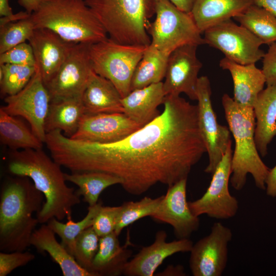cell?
Masks as SVG:
<instances>
[{
  "label": "cell",
  "mask_w": 276,
  "mask_h": 276,
  "mask_svg": "<svg viewBox=\"0 0 276 276\" xmlns=\"http://www.w3.org/2000/svg\"><path fill=\"white\" fill-rule=\"evenodd\" d=\"M164 110L151 122L119 141L75 140L60 131L50 144L52 158L71 171H98L120 178L129 194L140 195L156 184L168 187L187 179L206 152L198 106L180 95H166Z\"/></svg>",
  "instance_id": "6da1fadb"
},
{
  "label": "cell",
  "mask_w": 276,
  "mask_h": 276,
  "mask_svg": "<svg viewBox=\"0 0 276 276\" xmlns=\"http://www.w3.org/2000/svg\"><path fill=\"white\" fill-rule=\"evenodd\" d=\"M6 164L10 175L29 177L44 195L45 202L36 213L40 224L53 218L59 221L72 218V209L80 203V196L66 183L61 166L42 148L12 151Z\"/></svg>",
  "instance_id": "7a4b0ae2"
},
{
  "label": "cell",
  "mask_w": 276,
  "mask_h": 276,
  "mask_svg": "<svg viewBox=\"0 0 276 276\" xmlns=\"http://www.w3.org/2000/svg\"><path fill=\"white\" fill-rule=\"evenodd\" d=\"M45 202L43 193L27 177L11 175L3 181L0 190V250L25 251L39 223L38 213Z\"/></svg>",
  "instance_id": "3957f363"
},
{
  "label": "cell",
  "mask_w": 276,
  "mask_h": 276,
  "mask_svg": "<svg viewBox=\"0 0 276 276\" xmlns=\"http://www.w3.org/2000/svg\"><path fill=\"white\" fill-rule=\"evenodd\" d=\"M222 104L235 143L232 157L231 185L236 190H242L246 184L247 174H250L256 186L265 190L270 168L262 160L256 146L253 107L239 104L226 94L222 96Z\"/></svg>",
  "instance_id": "277c9868"
},
{
  "label": "cell",
  "mask_w": 276,
  "mask_h": 276,
  "mask_svg": "<svg viewBox=\"0 0 276 276\" xmlns=\"http://www.w3.org/2000/svg\"><path fill=\"white\" fill-rule=\"evenodd\" d=\"M30 18L35 29H50L69 42L91 44L107 38L84 0H42Z\"/></svg>",
  "instance_id": "5b68a950"
},
{
  "label": "cell",
  "mask_w": 276,
  "mask_h": 276,
  "mask_svg": "<svg viewBox=\"0 0 276 276\" xmlns=\"http://www.w3.org/2000/svg\"><path fill=\"white\" fill-rule=\"evenodd\" d=\"M109 38L123 44L148 46L150 19L155 0H84Z\"/></svg>",
  "instance_id": "8992f818"
},
{
  "label": "cell",
  "mask_w": 276,
  "mask_h": 276,
  "mask_svg": "<svg viewBox=\"0 0 276 276\" xmlns=\"http://www.w3.org/2000/svg\"><path fill=\"white\" fill-rule=\"evenodd\" d=\"M147 47L121 43L108 37L90 44L92 70L111 81L122 97H125L131 91L134 70Z\"/></svg>",
  "instance_id": "52a82bcc"
},
{
  "label": "cell",
  "mask_w": 276,
  "mask_h": 276,
  "mask_svg": "<svg viewBox=\"0 0 276 276\" xmlns=\"http://www.w3.org/2000/svg\"><path fill=\"white\" fill-rule=\"evenodd\" d=\"M148 33L150 45L169 56L183 45L205 44L191 13L180 10L169 0H155V18Z\"/></svg>",
  "instance_id": "ba28073f"
},
{
  "label": "cell",
  "mask_w": 276,
  "mask_h": 276,
  "mask_svg": "<svg viewBox=\"0 0 276 276\" xmlns=\"http://www.w3.org/2000/svg\"><path fill=\"white\" fill-rule=\"evenodd\" d=\"M203 33L205 44L220 51L225 57L239 64L256 63L265 54L260 49L263 42L231 19L209 28Z\"/></svg>",
  "instance_id": "9c48e42d"
},
{
  "label": "cell",
  "mask_w": 276,
  "mask_h": 276,
  "mask_svg": "<svg viewBox=\"0 0 276 276\" xmlns=\"http://www.w3.org/2000/svg\"><path fill=\"white\" fill-rule=\"evenodd\" d=\"M232 143L212 173V178L204 194L199 199L189 201V208L196 216L206 215L217 219L234 217L239 209L237 198L229 191L232 174Z\"/></svg>",
  "instance_id": "30bf717a"
},
{
  "label": "cell",
  "mask_w": 276,
  "mask_h": 276,
  "mask_svg": "<svg viewBox=\"0 0 276 276\" xmlns=\"http://www.w3.org/2000/svg\"><path fill=\"white\" fill-rule=\"evenodd\" d=\"M211 87L207 76L199 77L196 87L198 125L209 157L204 172L212 174L232 143L228 127L217 121L211 101Z\"/></svg>",
  "instance_id": "8fae6325"
},
{
  "label": "cell",
  "mask_w": 276,
  "mask_h": 276,
  "mask_svg": "<svg viewBox=\"0 0 276 276\" xmlns=\"http://www.w3.org/2000/svg\"><path fill=\"white\" fill-rule=\"evenodd\" d=\"M2 106L7 113L27 121L33 132L43 143L47 133L44 123L51 102L49 91L36 68L26 86L15 95L6 96Z\"/></svg>",
  "instance_id": "7c38bea8"
},
{
  "label": "cell",
  "mask_w": 276,
  "mask_h": 276,
  "mask_svg": "<svg viewBox=\"0 0 276 276\" xmlns=\"http://www.w3.org/2000/svg\"><path fill=\"white\" fill-rule=\"evenodd\" d=\"M89 44L76 43L57 72L45 85L51 101L82 98L92 70Z\"/></svg>",
  "instance_id": "4fadbf2b"
},
{
  "label": "cell",
  "mask_w": 276,
  "mask_h": 276,
  "mask_svg": "<svg viewBox=\"0 0 276 276\" xmlns=\"http://www.w3.org/2000/svg\"><path fill=\"white\" fill-rule=\"evenodd\" d=\"M231 229L220 222L213 224L210 233L193 245L189 266L194 276H221L228 260Z\"/></svg>",
  "instance_id": "5bb4252c"
},
{
  "label": "cell",
  "mask_w": 276,
  "mask_h": 276,
  "mask_svg": "<svg viewBox=\"0 0 276 276\" xmlns=\"http://www.w3.org/2000/svg\"><path fill=\"white\" fill-rule=\"evenodd\" d=\"M197 47L183 45L169 55L163 82L166 95L183 93L191 100H197L198 74L202 66L197 56Z\"/></svg>",
  "instance_id": "9a60e30c"
},
{
  "label": "cell",
  "mask_w": 276,
  "mask_h": 276,
  "mask_svg": "<svg viewBox=\"0 0 276 276\" xmlns=\"http://www.w3.org/2000/svg\"><path fill=\"white\" fill-rule=\"evenodd\" d=\"M187 179L169 187L166 195L150 216L154 220L171 225L178 239H189L200 226L199 217L191 212L187 200Z\"/></svg>",
  "instance_id": "2e32d148"
},
{
  "label": "cell",
  "mask_w": 276,
  "mask_h": 276,
  "mask_svg": "<svg viewBox=\"0 0 276 276\" xmlns=\"http://www.w3.org/2000/svg\"><path fill=\"white\" fill-rule=\"evenodd\" d=\"M141 127L124 113H84L77 130L69 137L108 144L123 140Z\"/></svg>",
  "instance_id": "e0dca14e"
},
{
  "label": "cell",
  "mask_w": 276,
  "mask_h": 276,
  "mask_svg": "<svg viewBox=\"0 0 276 276\" xmlns=\"http://www.w3.org/2000/svg\"><path fill=\"white\" fill-rule=\"evenodd\" d=\"M28 41L33 49L36 67L45 85L57 72L76 43L67 41L45 28L35 29Z\"/></svg>",
  "instance_id": "ac0fdd59"
},
{
  "label": "cell",
  "mask_w": 276,
  "mask_h": 276,
  "mask_svg": "<svg viewBox=\"0 0 276 276\" xmlns=\"http://www.w3.org/2000/svg\"><path fill=\"white\" fill-rule=\"evenodd\" d=\"M167 234L159 231L151 245L143 247L126 264L123 274L127 276H152L168 257L178 252H190L193 243L189 239L168 242Z\"/></svg>",
  "instance_id": "d6986e66"
},
{
  "label": "cell",
  "mask_w": 276,
  "mask_h": 276,
  "mask_svg": "<svg viewBox=\"0 0 276 276\" xmlns=\"http://www.w3.org/2000/svg\"><path fill=\"white\" fill-rule=\"evenodd\" d=\"M219 65L229 72L234 85V100L240 105L252 107L258 94L264 89L266 79L262 69L255 63L243 65L224 57Z\"/></svg>",
  "instance_id": "ffe728a7"
},
{
  "label": "cell",
  "mask_w": 276,
  "mask_h": 276,
  "mask_svg": "<svg viewBox=\"0 0 276 276\" xmlns=\"http://www.w3.org/2000/svg\"><path fill=\"white\" fill-rule=\"evenodd\" d=\"M166 96L163 82L132 90L122 99L123 113L143 127L159 115Z\"/></svg>",
  "instance_id": "44dd1931"
},
{
  "label": "cell",
  "mask_w": 276,
  "mask_h": 276,
  "mask_svg": "<svg viewBox=\"0 0 276 276\" xmlns=\"http://www.w3.org/2000/svg\"><path fill=\"white\" fill-rule=\"evenodd\" d=\"M122 99L111 81L91 70L82 97L85 113H123Z\"/></svg>",
  "instance_id": "7402d4cb"
},
{
  "label": "cell",
  "mask_w": 276,
  "mask_h": 276,
  "mask_svg": "<svg viewBox=\"0 0 276 276\" xmlns=\"http://www.w3.org/2000/svg\"><path fill=\"white\" fill-rule=\"evenodd\" d=\"M256 119L255 140L259 154L264 157L276 136V84L267 85L258 95L253 105Z\"/></svg>",
  "instance_id": "603a6c76"
},
{
  "label": "cell",
  "mask_w": 276,
  "mask_h": 276,
  "mask_svg": "<svg viewBox=\"0 0 276 276\" xmlns=\"http://www.w3.org/2000/svg\"><path fill=\"white\" fill-rule=\"evenodd\" d=\"M254 0H195L190 12L201 33L244 12Z\"/></svg>",
  "instance_id": "cb8c5ba5"
},
{
  "label": "cell",
  "mask_w": 276,
  "mask_h": 276,
  "mask_svg": "<svg viewBox=\"0 0 276 276\" xmlns=\"http://www.w3.org/2000/svg\"><path fill=\"white\" fill-rule=\"evenodd\" d=\"M55 234L47 223L42 224L32 234L30 245L38 252H47L52 261L59 265L64 276H93L77 263L74 257L58 242Z\"/></svg>",
  "instance_id": "d4e9b609"
},
{
  "label": "cell",
  "mask_w": 276,
  "mask_h": 276,
  "mask_svg": "<svg viewBox=\"0 0 276 276\" xmlns=\"http://www.w3.org/2000/svg\"><path fill=\"white\" fill-rule=\"evenodd\" d=\"M114 232L100 237L98 251L90 272L94 276H118L123 274L132 251L120 244Z\"/></svg>",
  "instance_id": "484cf974"
},
{
  "label": "cell",
  "mask_w": 276,
  "mask_h": 276,
  "mask_svg": "<svg viewBox=\"0 0 276 276\" xmlns=\"http://www.w3.org/2000/svg\"><path fill=\"white\" fill-rule=\"evenodd\" d=\"M85 113L81 98L50 102L44 123L46 133L59 130L71 137L77 130Z\"/></svg>",
  "instance_id": "4316f807"
},
{
  "label": "cell",
  "mask_w": 276,
  "mask_h": 276,
  "mask_svg": "<svg viewBox=\"0 0 276 276\" xmlns=\"http://www.w3.org/2000/svg\"><path fill=\"white\" fill-rule=\"evenodd\" d=\"M0 140L12 151L40 149L43 143L21 120L7 113L1 108Z\"/></svg>",
  "instance_id": "83f0119b"
},
{
  "label": "cell",
  "mask_w": 276,
  "mask_h": 276,
  "mask_svg": "<svg viewBox=\"0 0 276 276\" xmlns=\"http://www.w3.org/2000/svg\"><path fill=\"white\" fill-rule=\"evenodd\" d=\"M64 177L66 181L78 187L76 190L77 194L80 197L82 196L88 206L98 203L100 194L105 189L112 185H121L122 183L117 176L98 171L64 173Z\"/></svg>",
  "instance_id": "f1b7e54d"
},
{
  "label": "cell",
  "mask_w": 276,
  "mask_h": 276,
  "mask_svg": "<svg viewBox=\"0 0 276 276\" xmlns=\"http://www.w3.org/2000/svg\"><path fill=\"white\" fill-rule=\"evenodd\" d=\"M169 56L149 44L134 70L131 91L162 82Z\"/></svg>",
  "instance_id": "f546056e"
},
{
  "label": "cell",
  "mask_w": 276,
  "mask_h": 276,
  "mask_svg": "<svg viewBox=\"0 0 276 276\" xmlns=\"http://www.w3.org/2000/svg\"><path fill=\"white\" fill-rule=\"evenodd\" d=\"M234 18L263 44L269 45L276 42V17L264 8L254 4Z\"/></svg>",
  "instance_id": "4dcf8cb0"
},
{
  "label": "cell",
  "mask_w": 276,
  "mask_h": 276,
  "mask_svg": "<svg viewBox=\"0 0 276 276\" xmlns=\"http://www.w3.org/2000/svg\"><path fill=\"white\" fill-rule=\"evenodd\" d=\"M102 205V202L100 201L93 206H88L86 216L78 222H74L71 218L63 223L53 218L47 222L50 227L60 238L61 244L73 256L77 237L85 229L92 226L94 219Z\"/></svg>",
  "instance_id": "1f68e13d"
},
{
  "label": "cell",
  "mask_w": 276,
  "mask_h": 276,
  "mask_svg": "<svg viewBox=\"0 0 276 276\" xmlns=\"http://www.w3.org/2000/svg\"><path fill=\"white\" fill-rule=\"evenodd\" d=\"M164 197V195L155 198L145 197L137 201L124 202L117 219L114 232L119 235L126 227L147 216L150 217L155 211Z\"/></svg>",
  "instance_id": "d6a6232c"
},
{
  "label": "cell",
  "mask_w": 276,
  "mask_h": 276,
  "mask_svg": "<svg viewBox=\"0 0 276 276\" xmlns=\"http://www.w3.org/2000/svg\"><path fill=\"white\" fill-rule=\"evenodd\" d=\"M36 69L34 66L0 64L1 94L6 97L19 92L30 81Z\"/></svg>",
  "instance_id": "836d02e7"
},
{
  "label": "cell",
  "mask_w": 276,
  "mask_h": 276,
  "mask_svg": "<svg viewBox=\"0 0 276 276\" xmlns=\"http://www.w3.org/2000/svg\"><path fill=\"white\" fill-rule=\"evenodd\" d=\"M34 30V26L30 17L1 26L0 54L28 40Z\"/></svg>",
  "instance_id": "e575fe53"
},
{
  "label": "cell",
  "mask_w": 276,
  "mask_h": 276,
  "mask_svg": "<svg viewBox=\"0 0 276 276\" xmlns=\"http://www.w3.org/2000/svg\"><path fill=\"white\" fill-rule=\"evenodd\" d=\"M100 238L91 226L83 231L76 240L73 256L81 267L90 272L99 249Z\"/></svg>",
  "instance_id": "d590c367"
},
{
  "label": "cell",
  "mask_w": 276,
  "mask_h": 276,
  "mask_svg": "<svg viewBox=\"0 0 276 276\" xmlns=\"http://www.w3.org/2000/svg\"><path fill=\"white\" fill-rule=\"evenodd\" d=\"M120 210L121 205L118 206L102 205L92 225L93 228L100 237L114 232Z\"/></svg>",
  "instance_id": "8d00e7d4"
},
{
  "label": "cell",
  "mask_w": 276,
  "mask_h": 276,
  "mask_svg": "<svg viewBox=\"0 0 276 276\" xmlns=\"http://www.w3.org/2000/svg\"><path fill=\"white\" fill-rule=\"evenodd\" d=\"M4 64L36 66L35 57L30 44L24 42L0 54V64Z\"/></svg>",
  "instance_id": "74e56055"
},
{
  "label": "cell",
  "mask_w": 276,
  "mask_h": 276,
  "mask_svg": "<svg viewBox=\"0 0 276 276\" xmlns=\"http://www.w3.org/2000/svg\"><path fill=\"white\" fill-rule=\"evenodd\" d=\"M35 255L28 251L0 252V276H7L17 268L34 260Z\"/></svg>",
  "instance_id": "f35d334b"
},
{
  "label": "cell",
  "mask_w": 276,
  "mask_h": 276,
  "mask_svg": "<svg viewBox=\"0 0 276 276\" xmlns=\"http://www.w3.org/2000/svg\"><path fill=\"white\" fill-rule=\"evenodd\" d=\"M262 70L266 79V84H276V42L270 45L262 58Z\"/></svg>",
  "instance_id": "ab89813d"
},
{
  "label": "cell",
  "mask_w": 276,
  "mask_h": 276,
  "mask_svg": "<svg viewBox=\"0 0 276 276\" xmlns=\"http://www.w3.org/2000/svg\"><path fill=\"white\" fill-rule=\"evenodd\" d=\"M266 195L269 197H276V165L269 169L265 180V189Z\"/></svg>",
  "instance_id": "60d3db41"
},
{
  "label": "cell",
  "mask_w": 276,
  "mask_h": 276,
  "mask_svg": "<svg viewBox=\"0 0 276 276\" xmlns=\"http://www.w3.org/2000/svg\"><path fill=\"white\" fill-rule=\"evenodd\" d=\"M30 15L27 11H20L17 13L13 14L11 16L1 17L0 18V27L11 22L28 18L30 16Z\"/></svg>",
  "instance_id": "b9f144b4"
},
{
  "label": "cell",
  "mask_w": 276,
  "mask_h": 276,
  "mask_svg": "<svg viewBox=\"0 0 276 276\" xmlns=\"http://www.w3.org/2000/svg\"><path fill=\"white\" fill-rule=\"evenodd\" d=\"M42 0H18V3L28 13L31 14L39 7Z\"/></svg>",
  "instance_id": "7bdbcfd3"
},
{
  "label": "cell",
  "mask_w": 276,
  "mask_h": 276,
  "mask_svg": "<svg viewBox=\"0 0 276 276\" xmlns=\"http://www.w3.org/2000/svg\"><path fill=\"white\" fill-rule=\"evenodd\" d=\"M254 4L276 17V0H254Z\"/></svg>",
  "instance_id": "ee69618b"
},
{
  "label": "cell",
  "mask_w": 276,
  "mask_h": 276,
  "mask_svg": "<svg viewBox=\"0 0 276 276\" xmlns=\"http://www.w3.org/2000/svg\"><path fill=\"white\" fill-rule=\"evenodd\" d=\"M180 10L190 13L195 0H169Z\"/></svg>",
  "instance_id": "f6af8a7d"
},
{
  "label": "cell",
  "mask_w": 276,
  "mask_h": 276,
  "mask_svg": "<svg viewBox=\"0 0 276 276\" xmlns=\"http://www.w3.org/2000/svg\"><path fill=\"white\" fill-rule=\"evenodd\" d=\"M9 1V0H0V15L1 17H9L13 15Z\"/></svg>",
  "instance_id": "bcb514c9"
}]
</instances>
